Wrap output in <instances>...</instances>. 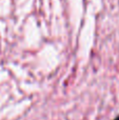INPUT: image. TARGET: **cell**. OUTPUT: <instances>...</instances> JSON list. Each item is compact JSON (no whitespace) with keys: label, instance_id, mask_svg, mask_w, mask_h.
<instances>
[{"label":"cell","instance_id":"obj_1","mask_svg":"<svg viewBox=\"0 0 119 120\" xmlns=\"http://www.w3.org/2000/svg\"><path fill=\"white\" fill-rule=\"evenodd\" d=\"M115 120H119V116H118V117H117V118H116Z\"/></svg>","mask_w":119,"mask_h":120}]
</instances>
